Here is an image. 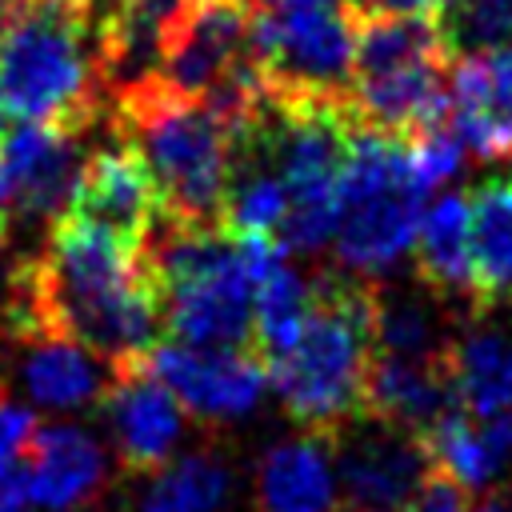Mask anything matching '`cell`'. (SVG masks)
Masks as SVG:
<instances>
[{"label":"cell","mask_w":512,"mask_h":512,"mask_svg":"<svg viewBox=\"0 0 512 512\" xmlns=\"http://www.w3.org/2000/svg\"><path fill=\"white\" fill-rule=\"evenodd\" d=\"M232 472L216 452H192L152 472L136 512H220Z\"/></svg>","instance_id":"23"},{"label":"cell","mask_w":512,"mask_h":512,"mask_svg":"<svg viewBox=\"0 0 512 512\" xmlns=\"http://www.w3.org/2000/svg\"><path fill=\"white\" fill-rule=\"evenodd\" d=\"M252 12H260V8H272V4H280V0H244Z\"/></svg>","instance_id":"34"},{"label":"cell","mask_w":512,"mask_h":512,"mask_svg":"<svg viewBox=\"0 0 512 512\" xmlns=\"http://www.w3.org/2000/svg\"><path fill=\"white\" fill-rule=\"evenodd\" d=\"M20 488L28 508L76 512L96 500L108 484L104 444L76 424H36L20 456Z\"/></svg>","instance_id":"14"},{"label":"cell","mask_w":512,"mask_h":512,"mask_svg":"<svg viewBox=\"0 0 512 512\" xmlns=\"http://www.w3.org/2000/svg\"><path fill=\"white\" fill-rule=\"evenodd\" d=\"M112 132L148 164L160 196L156 220L180 228H224L236 136L208 100L144 80L112 100Z\"/></svg>","instance_id":"3"},{"label":"cell","mask_w":512,"mask_h":512,"mask_svg":"<svg viewBox=\"0 0 512 512\" xmlns=\"http://www.w3.org/2000/svg\"><path fill=\"white\" fill-rule=\"evenodd\" d=\"M444 368L464 412H512V332L496 324H472L460 336H448Z\"/></svg>","instance_id":"20"},{"label":"cell","mask_w":512,"mask_h":512,"mask_svg":"<svg viewBox=\"0 0 512 512\" xmlns=\"http://www.w3.org/2000/svg\"><path fill=\"white\" fill-rule=\"evenodd\" d=\"M340 500L332 436L296 432L272 444L256 468V512H328Z\"/></svg>","instance_id":"16"},{"label":"cell","mask_w":512,"mask_h":512,"mask_svg":"<svg viewBox=\"0 0 512 512\" xmlns=\"http://www.w3.org/2000/svg\"><path fill=\"white\" fill-rule=\"evenodd\" d=\"M252 8L244 0H188L172 24L156 80L180 96L204 100L248 56Z\"/></svg>","instance_id":"12"},{"label":"cell","mask_w":512,"mask_h":512,"mask_svg":"<svg viewBox=\"0 0 512 512\" xmlns=\"http://www.w3.org/2000/svg\"><path fill=\"white\" fill-rule=\"evenodd\" d=\"M156 212H160V196H156V180L148 164L140 160L132 144L116 136V144L88 152L80 184L64 216H76L84 224L112 232L116 240L132 248H144L156 224Z\"/></svg>","instance_id":"13"},{"label":"cell","mask_w":512,"mask_h":512,"mask_svg":"<svg viewBox=\"0 0 512 512\" xmlns=\"http://www.w3.org/2000/svg\"><path fill=\"white\" fill-rule=\"evenodd\" d=\"M416 272L436 300H464L476 312V280H472V204L464 192L436 196L416 232Z\"/></svg>","instance_id":"17"},{"label":"cell","mask_w":512,"mask_h":512,"mask_svg":"<svg viewBox=\"0 0 512 512\" xmlns=\"http://www.w3.org/2000/svg\"><path fill=\"white\" fill-rule=\"evenodd\" d=\"M144 256L172 340L196 348H252L256 284L232 232L156 220Z\"/></svg>","instance_id":"5"},{"label":"cell","mask_w":512,"mask_h":512,"mask_svg":"<svg viewBox=\"0 0 512 512\" xmlns=\"http://www.w3.org/2000/svg\"><path fill=\"white\" fill-rule=\"evenodd\" d=\"M372 336H376V352L404 356V360H436L448 344V336H440V324L428 300L408 292H388V288H376Z\"/></svg>","instance_id":"25"},{"label":"cell","mask_w":512,"mask_h":512,"mask_svg":"<svg viewBox=\"0 0 512 512\" xmlns=\"http://www.w3.org/2000/svg\"><path fill=\"white\" fill-rule=\"evenodd\" d=\"M436 28L452 60L512 48V0H444Z\"/></svg>","instance_id":"26"},{"label":"cell","mask_w":512,"mask_h":512,"mask_svg":"<svg viewBox=\"0 0 512 512\" xmlns=\"http://www.w3.org/2000/svg\"><path fill=\"white\" fill-rule=\"evenodd\" d=\"M468 512H512V488H492L476 508Z\"/></svg>","instance_id":"32"},{"label":"cell","mask_w":512,"mask_h":512,"mask_svg":"<svg viewBox=\"0 0 512 512\" xmlns=\"http://www.w3.org/2000/svg\"><path fill=\"white\" fill-rule=\"evenodd\" d=\"M472 280L476 312L512 300V180L488 176L472 188Z\"/></svg>","instance_id":"22"},{"label":"cell","mask_w":512,"mask_h":512,"mask_svg":"<svg viewBox=\"0 0 512 512\" xmlns=\"http://www.w3.org/2000/svg\"><path fill=\"white\" fill-rule=\"evenodd\" d=\"M452 408H460V400H456V388L448 380L444 352L436 360H404V356H388V352L372 356L360 416L424 436Z\"/></svg>","instance_id":"15"},{"label":"cell","mask_w":512,"mask_h":512,"mask_svg":"<svg viewBox=\"0 0 512 512\" xmlns=\"http://www.w3.org/2000/svg\"><path fill=\"white\" fill-rule=\"evenodd\" d=\"M12 228V196H8V176H4V164H0V244Z\"/></svg>","instance_id":"33"},{"label":"cell","mask_w":512,"mask_h":512,"mask_svg":"<svg viewBox=\"0 0 512 512\" xmlns=\"http://www.w3.org/2000/svg\"><path fill=\"white\" fill-rule=\"evenodd\" d=\"M8 132V108H4V96H0V136Z\"/></svg>","instance_id":"35"},{"label":"cell","mask_w":512,"mask_h":512,"mask_svg":"<svg viewBox=\"0 0 512 512\" xmlns=\"http://www.w3.org/2000/svg\"><path fill=\"white\" fill-rule=\"evenodd\" d=\"M108 0H24L0 24V96L12 120L84 132L108 100L100 24Z\"/></svg>","instance_id":"2"},{"label":"cell","mask_w":512,"mask_h":512,"mask_svg":"<svg viewBox=\"0 0 512 512\" xmlns=\"http://www.w3.org/2000/svg\"><path fill=\"white\" fill-rule=\"evenodd\" d=\"M360 420L364 428L352 420L332 432L340 504L344 512H392L436 472L428 440L384 420Z\"/></svg>","instance_id":"8"},{"label":"cell","mask_w":512,"mask_h":512,"mask_svg":"<svg viewBox=\"0 0 512 512\" xmlns=\"http://www.w3.org/2000/svg\"><path fill=\"white\" fill-rule=\"evenodd\" d=\"M4 328L12 340H72L112 368L144 360L160 344L164 328L144 248H132L76 216H60L44 248L16 264Z\"/></svg>","instance_id":"1"},{"label":"cell","mask_w":512,"mask_h":512,"mask_svg":"<svg viewBox=\"0 0 512 512\" xmlns=\"http://www.w3.org/2000/svg\"><path fill=\"white\" fill-rule=\"evenodd\" d=\"M424 440L432 464L472 492L492 484L512 464V412L472 416L464 408H452L432 432H424Z\"/></svg>","instance_id":"21"},{"label":"cell","mask_w":512,"mask_h":512,"mask_svg":"<svg viewBox=\"0 0 512 512\" xmlns=\"http://www.w3.org/2000/svg\"><path fill=\"white\" fill-rule=\"evenodd\" d=\"M428 64H452L436 16H400V12H360L356 8V56L352 84L380 80Z\"/></svg>","instance_id":"19"},{"label":"cell","mask_w":512,"mask_h":512,"mask_svg":"<svg viewBox=\"0 0 512 512\" xmlns=\"http://www.w3.org/2000/svg\"><path fill=\"white\" fill-rule=\"evenodd\" d=\"M0 512H28V500H24V488H20L16 472L0 476Z\"/></svg>","instance_id":"31"},{"label":"cell","mask_w":512,"mask_h":512,"mask_svg":"<svg viewBox=\"0 0 512 512\" xmlns=\"http://www.w3.org/2000/svg\"><path fill=\"white\" fill-rule=\"evenodd\" d=\"M20 344V384L40 408H88L104 396L112 364L88 348L56 336H24Z\"/></svg>","instance_id":"18"},{"label":"cell","mask_w":512,"mask_h":512,"mask_svg":"<svg viewBox=\"0 0 512 512\" xmlns=\"http://www.w3.org/2000/svg\"><path fill=\"white\" fill-rule=\"evenodd\" d=\"M360 12H400V16H436L444 0H352Z\"/></svg>","instance_id":"30"},{"label":"cell","mask_w":512,"mask_h":512,"mask_svg":"<svg viewBox=\"0 0 512 512\" xmlns=\"http://www.w3.org/2000/svg\"><path fill=\"white\" fill-rule=\"evenodd\" d=\"M392 512H468V488L456 484L452 476H444L440 468Z\"/></svg>","instance_id":"29"},{"label":"cell","mask_w":512,"mask_h":512,"mask_svg":"<svg viewBox=\"0 0 512 512\" xmlns=\"http://www.w3.org/2000/svg\"><path fill=\"white\" fill-rule=\"evenodd\" d=\"M376 284L340 276L312 280V308L296 340L268 360V384L300 432H340L364 408V384L376 356L372 336Z\"/></svg>","instance_id":"4"},{"label":"cell","mask_w":512,"mask_h":512,"mask_svg":"<svg viewBox=\"0 0 512 512\" xmlns=\"http://www.w3.org/2000/svg\"><path fill=\"white\" fill-rule=\"evenodd\" d=\"M248 56L276 104H348L356 56L352 0H280L252 12Z\"/></svg>","instance_id":"7"},{"label":"cell","mask_w":512,"mask_h":512,"mask_svg":"<svg viewBox=\"0 0 512 512\" xmlns=\"http://www.w3.org/2000/svg\"><path fill=\"white\" fill-rule=\"evenodd\" d=\"M308 308H312V280H304V276L284 260L276 272H268V276L256 284V304H252V352H256L264 364H268L272 356H280V352L296 340V332H300Z\"/></svg>","instance_id":"24"},{"label":"cell","mask_w":512,"mask_h":512,"mask_svg":"<svg viewBox=\"0 0 512 512\" xmlns=\"http://www.w3.org/2000/svg\"><path fill=\"white\" fill-rule=\"evenodd\" d=\"M404 144H408V164H412L416 180H420L428 192L440 188L444 180H452V176L464 168V156H468V148H464V144L456 140V132L448 128V120L408 132Z\"/></svg>","instance_id":"27"},{"label":"cell","mask_w":512,"mask_h":512,"mask_svg":"<svg viewBox=\"0 0 512 512\" xmlns=\"http://www.w3.org/2000/svg\"><path fill=\"white\" fill-rule=\"evenodd\" d=\"M32 432H36V412L8 400L0 388V476L20 468V456H24V444Z\"/></svg>","instance_id":"28"},{"label":"cell","mask_w":512,"mask_h":512,"mask_svg":"<svg viewBox=\"0 0 512 512\" xmlns=\"http://www.w3.org/2000/svg\"><path fill=\"white\" fill-rule=\"evenodd\" d=\"M140 364L168 384L188 416L208 424L248 416L268 388V364L252 348H196L164 340Z\"/></svg>","instance_id":"9"},{"label":"cell","mask_w":512,"mask_h":512,"mask_svg":"<svg viewBox=\"0 0 512 512\" xmlns=\"http://www.w3.org/2000/svg\"><path fill=\"white\" fill-rule=\"evenodd\" d=\"M424 208L428 188L408 164L404 136L356 120L340 180V224L332 236L336 264L356 280L384 276L412 252Z\"/></svg>","instance_id":"6"},{"label":"cell","mask_w":512,"mask_h":512,"mask_svg":"<svg viewBox=\"0 0 512 512\" xmlns=\"http://www.w3.org/2000/svg\"><path fill=\"white\" fill-rule=\"evenodd\" d=\"M84 132H68L56 124L16 120L0 136V164L8 176L12 216L24 220H60L72 204V192L84 172Z\"/></svg>","instance_id":"11"},{"label":"cell","mask_w":512,"mask_h":512,"mask_svg":"<svg viewBox=\"0 0 512 512\" xmlns=\"http://www.w3.org/2000/svg\"><path fill=\"white\" fill-rule=\"evenodd\" d=\"M104 428L112 436L116 464L132 476H152L172 460V448L184 436L188 412L168 392L164 380H156L140 360L112 372L104 396L96 400Z\"/></svg>","instance_id":"10"}]
</instances>
